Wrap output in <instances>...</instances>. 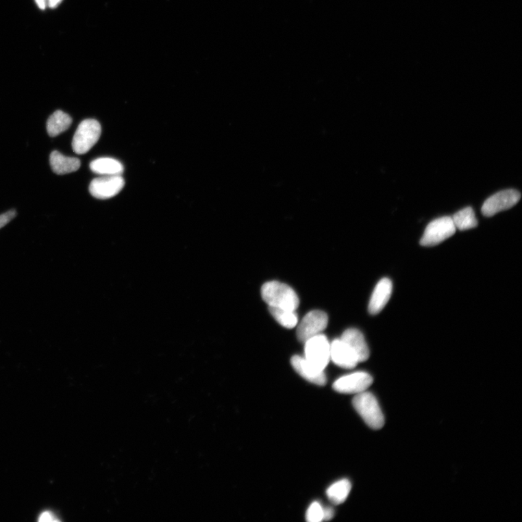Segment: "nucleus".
Here are the masks:
<instances>
[{
	"mask_svg": "<svg viewBox=\"0 0 522 522\" xmlns=\"http://www.w3.org/2000/svg\"><path fill=\"white\" fill-rule=\"evenodd\" d=\"M49 162L53 172L58 175L75 172L81 166V161L79 158L67 157L58 151H53L51 153Z\"/></svg>",
	"mask_w": 522,
	"mask_h": 522,
	"instance_id": "4468645a",
	"label": "nucleus"
},
{
	"mask_svg": "<svg viewBox=\"0 0 522 522\" xmlns=\"http://www.w3.org/2000/svg\"><path fill=\"white\" fill-rule=\"evenodd\" d=\"M39 521H58V519H56L55 516L53 513L51 512H43L39 519Z\"/></svg>",
	"mask_w": 522,
	"mask_h": 522,
	"instance_id": "4be33fe9",
	"label": "nucleus"
},
{
	"mask_svg": "<svg viewBox=\"0 0 522 522\" xmlns=\"http://www.w3.org/2000/svg\"><path fill=\"white\" fill-rule=\"evenodd\" d=\"M101 123L95 119H86L81 122L74 134L72 147L79 155L88 153L101 138Z\"/></svg>",
	"mask_w": 522,
	"mask_h": 522,
	"instance_id": "7ed1b4c3",
	"label": "nucleus"
},
{
	"mask_svg": "<svg viewBox=\"0 0 522 522\" xmlns=\"http://www.w3.org/2000/svg\"><path fill=\"white\" fill-rule=\"evenodd\" d=\"M17 212L15 210H10L8 212L0 215V229L5 227L12 219L16 218Z\"/></svg>",
	"mask_w": 522,
	"mask_h": 522,
	"instance_id": "412c9836",
	"label": "nucleus"
},
{
	"mask_svg": "<svg viewBox=\"0 0 522 522\" xmlns=\"http://www.w3.org/2000/svg\"><path fill=\"white\" fill-rule=\"evenodd\" d=\"M351 490V484L348 480H342L332 484L327 491L330 501L335 505L345 501Z\"/></svg>",
	"mask_w": 522,
	"mask_h": 522,
	"instance_id": "a211bd4d",
	"label": "nucleus"
},
{
	"mask_svg": "<svg viewBox=\"0 0 522 522\" xmlns=\"http://www.w3.org/2000/svg\"><path fill=\"white\" fill-rule=\"evenodd\" d=\"M323 508L318 502H314L308 509L306 519L309 522H320L323 521Z\"/></svg>",
	"mask_w": 522,
	"mask_h": 522,
	"instance_id": "aec40b11",
	"label": "nucleus"
},
{
	"mask_svg": "<svg viewBox=\"0 0 522 522\" xmlns=\"http://www.w3.org/2000/svg\"><path fill=\"white\" fill-rule=\"evenodd\" d=\"M261 295L269 307L295 310L300 301L296 293L288 284L277 281L269 282L263 285Z\"/></svg>",
	"mask_w": 522,
	"mask_h": 522,
	"instance_id": "f257e3e1",
	"label": "nucleus"
},
{
	"mask_svg": "<svg viewBox=\"0 0 522 522\" xmlns=\"http://www.w3.org/2000/svg\"><path fill=\"white\" fill-rule=\"evenodd\" d=\"M373 382L372 377L366 372H355L335 381L333 389L343 394H359L366 391Z\"/></svg>",
	"mask_w": 522,
	"mask_h": 522,
	"instance_id": "6e6552de",
	"label": "nucleus"
},
{
	"mask_svg": "<svg viewBox=\"0 0 522 522\" xmlns=\"http://www.w3.org/2000/svg\"><path fill=\"white\" fill-rule=\"evenodd\" d=\"M269 312L279 324L285 328L293 329L297 325L298 318L295 310L269 307Z\"/></svg>",
	"mask_w": 522,
	"mask_h": 522,
	"instance_id": "6ab92c4d",
	"label": "nucleus"
},
{
	"mask_svg": "<svg viewBox=\"0 0 522 522\" xmlns=\"http://www.w3.org/2000/svg\"><path fill=\"white\" fill-rule=\"evenodd\" d=\"M330 359L337 366L347 369H353L359 363L351 348L341 339L330 344Z\"/></svg>",
	"mask_w": 522,
	"mask_h": 522,
	"instance_id": "9d476101",
	"label": "nucleus"
},
{
	"mask_svg": "<svg viewBox=\"0 0 522 522\" xmlns=\"http://www.w3.org/2000/svg\"><path fill=\"white\" fill-rule=\"evenodd\" d=\"M393 291L390 279L384 278L377 284L369 304V312L371 315L380 314L388 303Z\"/></svg>",
	"mask_w": 522,
	"mask_h": 522,
	"instance_id": "f8f14e48",
	"label": "nucleus"
},
{
	"mask_svg": "<svg viewBox=\"0 0 522 522\" xmlns=\"http://www.w3.org/2000/svg\"><path fill=\"white\" fill-rule=\"evenodd\" d=\"M71 117L61 110H57L49 118L47 123L48 134L52 138L66 132L72 123Z\"/></svg>",
	"mask_w": 522,
	"mask_h": 522,
	"instance_id": "dca6fc26",
	"label": "nucleus"
},
{
	"mask_svg": "<svg viewBox=\"0 0 522 522\" xmlns=\"http://www.w3.org/2000/svg\"><path fill=\"white\" fill-rule=\"evenodd\" d=\"M323 512H324V515H323V521H330L334 516V509L330 507L323 508Z\"/></svg>",
	"mask_w": 522,
	"mask_h": 522,
	"instance_id": "5701e85b",
	"label": "nucleus"
},
{
	"mask_svg": "<svg viewBox=\"0 0 522 522\" xmlns=\"http://www.w3.org/2000/svg\"><path fill=\"white\" fill-rule=\"evenodd\" d=\"M36 3L42 10L45 9L47 6V0H36Z\"/></svg>",
	"mask_w": 522,
	"mask_h": 522,
	"instance_id": "393cba45",
	"label": "nucleus"
},
{
	"mask_svg": "<svg viewBox=\"0 0 522 522\" xmlns=\"http://www.w3.org/2000/svg\"><path fill=\"white\" fill-rule=\"evenodd\" d=\"M125 181L121 175L103 176L93 179L90 184V194L99 200H107L117 195L124 188Z\"/></svg>",
	"mask_w": 522,
	"mask_h": 522,
	"instance_id": "1a4fd4ad",
	"label": "nucleus"
},
{
	"mask_svg": "<svg viewBox=\"0 0 522 522\" xmlns=\"http://www.w3.org/2000/svg\"><path fill=\"white\" fill-rule=\"evenodd\" d=\"M353 405L365 423L373 430H380L384 425V417L375 396L369 392L356 395Z\"/></svg>",
	"mask_w": 522,
	"mask_h": 522,
	"instance_id": "f03ea898",
	"label": "nucleus"
},
{
	"mask_svg": "<svg viewBox=\"0 0 522 522\" xmlns=\"http://www.w3.org/2000/svg\"><path fill=\"white\" fill-rule=\"evenodd\" d=\"M456 231L451 217L445 216L435 219L427 227L420 244L424 247L438 245L452 237Z\"/></svg>",
	"mask_w": 522,
	"mask_h": 522,
	"instance_id": "20e7f679",
	"label": "nucleus"
},
{
	"mask_svg": "<svg viewBox=\"0 0 522 522\" xmlns=\"http://www.w3.org/2000/svg\"><path fill=\"white\" fill-rule=\"evenodd\" d=\"M456 229L465 231L477 227L478 221L475 211L471 207L465 208L451 217Z\"/></svg>",
	"mask_w": 522,
	"mask_h": 522,
	"instance_id": "f3484780",
	"label": "nucleus"
},
{
	"mask_svg": "<svg viewBox=\"0 0 522 522\" xmlns=\"http://www.w3.org/2000/svg\"><path fill=\"white\" fill-rule=\"evenodd\" d=\"M90 169L94 173L103 176L121 175L124 170L120 161L110 158H101L93 160L90 164Z\"/></svg>",
	"mask_w": 522,
	"mask_h": 522,
	"instance_id": "2eb2a0df",
	"label": "nucleus"
},
{
	"mask_svg": "<svg viewBox=\"0 0 522 522\" xmlns=\"http://www.w3.org/2000/svg\"><path fill=\"white\" fill-rule=\"evenodd\" d=\"M306 359L315 367L325 370L330 360V343L325 334H319L305 343Z\"/></svg>",
	"mask_w": 522,
	"mask_h": 522,
	"instance_id": "39448f33",
	"label": "nucleus"
},
{
	"mask_svg": "<svg viewBox=\"0 0 522 522\" xmlns=\"http://www.w3.org/2000/svg\"><path fill=\"white\" fill-rule=\"evenodd\" d=\"M291 364L298 374L307 381L319 386H324L327 384V377L324 370L310 364L305 357L295 356L291 359Z\"/></svg>",
	"mask_w": 522,
	"mask_h": 522,
	"instance_id": "9b49d317",
	"label": "nucleus"
},
{
	"mask_svg": "<svg viewBox=\"0 0 522 522\" xmlns=\"http://www.w3.org/2000/svg\"><path fill=\"white\" fill-rule=\"evenodd\" d=\"M341 340L349 346L355 353L358 362H364L369 358V347L362 332L356 329H348L344 332Z\"/></svg>",
	"mask_w": 522,
	"mask_h": 522,
	"instance_id": "ddd939ff",
	"label": "nucleus"
},
{
	"mask_svg": "<svg viewBox=\"0 0 522 522\" xmlns=\"http://www.w3.org/2000/svg\"><path fill=\"white\" fill-rule=\"evenodd\" d=\"M521 199V193L516 190H506L496 193L487 199L482 207L484 216L491 217L501 211L512 208Z\"/></svg>",
	"mask_w": 522,
	"mask_h": 522,
	"instance_id": "0eeeda50",
	"label": "nucleus"
},
{
	"mask_svg": "<svg viewBox=\"0 0 522 522\" xmlns=\"http://www.w3.org/2000/svg\"><path fill=\"white\" fill-rule=\"evenodd\" d=\"M328 325V316L321 310H312L307 314L297 330V336L301 343H306L324 331Z\"/></svg>",
	"mask_w": 522,
	"mask_h": 522,
	"instance_id": "423d86ee",
	"label": "nucleus"
},
{
	"mask_svg": "<svg viewBox=\"0 0 522 522\" xmlns=\"http://www.w3.org/2000/svg\"><path fill=\"white\" fill-rule=\"evenodd\" d=\"M62 0H47V6L51 8H55L58 6Z\"/></svg>",
	"mask_w": 522,
	"mask_h": 522,
	"instance_id": "b1692460",
	"label": "nucleus"
}]
</instances>
